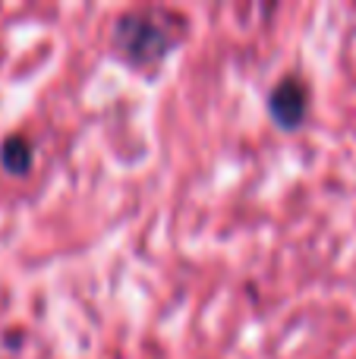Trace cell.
Listing matches in <instances>:
<instances>
[{
	"label": "cell",
	"mask_w": 356,
	"mask_h": 359,
	"mask_svg": "<svg viewBox=\"0 0 356 359\" xmlns=\"http://www.w3.org/2000/svg\"><path fill=\"white\" fill-rule=\"evenodd\" d=\"M117 35H120L123 50L132 57V60H158V57L174 44V35L164 32L161 25L151 22V16L149 19H139V16L123 19Z\"/></svg>",
	"instance_id": "1"
},
{
	"label": "cell",
	"mask_w": 356,
	"mask_h": 359,
	"mask_svg": "<svg viewBox=\"0 0 356 359\" xmlns=\"http://www.w3.org/2000/svg\"><path fill=\"white\" fill-rule=\"evenodd\" d=\"M271 117L284 126V130H294L300 126L303 114H306V88H303L300 79H284L281 86L271 92Z\"/></svg>",
	"instance_id": "2"
},
{
	"label": "cell",
	"mask_w": 356,
	"mask_h": 359,
	"mask_svg": "<svg viewBox=\"0 0 356 359\" xmlns=\"http://www.w3.org/2000/svg\"><path fill=\"white\" fill-rule=\"evenodd\" d=\"M0 161H4V168L10 170V174L22 177L32 170V149L29 142H25L22 136H10L4 145H0Z\"/></svg>",
	"instance_id": "3"
}]
</instances>
